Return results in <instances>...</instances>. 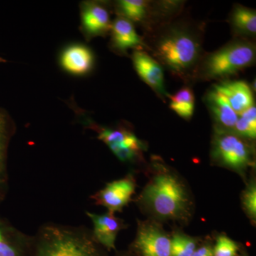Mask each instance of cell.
Instances as JSON below:
<instances>
[{
  "instance_id": "obj_1",
  "label": "cell",
  "mask_w": 256,
  "mask_h": 256,
  "mask_svg": "<svg viewBox=\"0 0 256 256\" xmlns=\"http://www.w3.org/2000/svg\"><path fill=\"white\" fill-rule=\"evenodd\" d=\"M140 208L151 220L186 223L193 210L191 194L184 180L162 163L154 162L153 174L138 197Z\"/></svg>"
},
{
  "instance_id": "obj_2",
  "label": "cell",
  "mask_w": 256,
  "mask_h": 256,
  "mask_svg": "<svg viewBox=\"0 0 256 256\" xmlns=\"http://www.w3.org/2000/svg\"><path fill=\"white\" fill-rule=\"evenodd\" d=\"M107 252L84 226L46 223L33 236L28 256H107Z\"/></svg>"
},
{
  "instance_id": "obj_3",
  "label": "cell",
  "mask_w": 256,
  "mask_h": 256,
  "mask_svg": "<svg viewBox=\"0 0 256 256\" xmlns=\"http://www.w3.org/2000/svg\"><path fill=\"white\" fill-rule=\"evenodd\" d=\"M152 50L159 63L174 75L185 78L196 72L202 60V38L191 26L173 24L160 34Z\"/></svg>"
},
{
  "instance_id": "obj_4",
  "label": "cell",
  "mask_w": 256,
  "mask_h": 256,
  "mask_svg": "<svg viewBox=\"0 0 256 256\" xmlns=\"http://www.w3.org/2000/svg\"><path fill=\"white\" fill-rule=\"evenodd\" d=\"M256 56L255 44L239 38L202 58L195 73L206 80L224 79L252 66Z\"/></svg>"
},
{
  "instance_id": "obj_5",
  "label": "cell",
  "mask_w": 256,
  "mask_h": 256,
  "mask_svg": "<svg viewBox=\"0 0 256 256\" xmlns=\"http://www.w3.org/2000/svg\"><path fill=\"white\" fill-rule=\"evenodd\" d=\"M250 141L233 131L215 128L210 149L212 162L244 178L247 170L255 164L254 146Z\"/></svg>"
},
{
  "instance_id": "obj_6",
  "label": "cell",
  "mask_w": 256,
  "mask_h": 256,
  "mask_svg": "<svg viewBox=\"0 0 256 256\" xmlns=\"http://www.w3.org/2000/svg\"><path fill=\"white\" fill-rule=\"evenodd\" d=\"M132 248L140 256H172L171 238L158 220H138Z\"/></svg>"
},
{
  "instance_id": "obj_7",
  "label": "cell",
  "mask_w": 256,
  "mask_h": 256,
  "mask_svg": "<svg viewBox=\"0 0 256 256\" xmlns=\"http://www.w3.org/2000/svg\"><path fill=\"white\" fill-rule=\"evenodd\" d=\"M136 181L132 174L106 184L102 190L90 196L95 204L106 207L108 212L116 214L122 212L131 201L136 192Z\"/></svg>"
},
{
  "instance_id": "obj_8",
  "label": "cell",
  "mask_w": 256,
  "mask_h": 256,
  "mask_svg": "<svg viewBox=\"0 0 256 256\" xmlns=\"http://www.w3.org/2000/svg\"><path fill=\"white\" fill-rule=\"evenodd\" d=\"M80 31L86 38L105 36L110 31V12L100 2H82L80 4Z\"/></svg>"
},
{
  "instance_id": "obj_9",
  "label": "cell",
  "mask_w": 256,
  "mask_h": 256,
  "mask_svg": "<svg viewBox=\"0 0 256 256\" xmlns=\"http://www.w3.org/2000/svg\"><path fill=\"white\" fill-rule=\"evenodd\" d=\"M86 214L94 225L92 234L96 242L107 252L114 250L118 234L127 227L124 220L108 212L104 214L90 212H86Z\"/></svg>"
},
{
  "instance_id": "obj_10",
  "label": "cell",
  "mask_w": 256,
  "mask_h": 256,
  "mask_svg": "<svg viewBox=\"0 0 256 256\" xmlns=\"http://www.w3.org/2000/svg\"><path fill=\"white\" fill-rule=\"evenodd\" d=\"M87 127L95 130L98 138L108 146L111 151L116 149H130L142 152L144 146L136 134L126 126H120L116 128L101 127L92 122L86 121Z\"/></svg>"
},
{
  "instance_id": "obj_11",
  "label": "cell",
  "mask_w": 256,
  "mask_h": 256,
  "mask_svg": "<svg viewBox=\"0 0 256 256\" xmlns=\"http://www.w3.org/2000/svg\"><path fill=\"white\" fill-rule=\"evenodd\" d=\"M33 236L28 235L0 216V256H28Z\"/></svg>"
},
{
  "instance_id": "obj_12",
  "label": "cell",
  "mask_w": 256,
  "mask_h": 256,
  "mask_svg": "<svg viewBox=\"0 0 256 256\" xmlns=\"http://www.w3.org/2000/svg\"><path fill=\"white\" fill-rule=\"evenodd\" d=\"M94 53L92 50L82 44H72L64 48L60 56L62 68L74 76H85L94 68Z\"/></svg>"
},
{
  "instance_id": "obj_13",
  "label": "cell",
  "mask_w": 256,
  "mask_h": 256,
  "mask_svg": "<svg viewBox=\"0 0 256 256\" xmlns=\"http://www.w3.org/2000/svg\"><path fill=\"white\" fill-rule=\"evenodd\" d=\"M134 68L141 78L158 94L168 96L164 88V73L158 60L146 52L136 50L133 52Z\"/></svg>"
},
{
  "instance_id": "obj_14",
  "label": "cell",
  "mask_w": 256,
  "mask_h": 256,
  "mask_svg": "<svg viewBox=\"0 0 256 256\" xmlns=\"http://www.w3.org/2000/svg\"><path fill=\"white\" fill-rule=\"evenodd\" d=\"M16 131L13 120L6 111L0 109V204L9 191L8 169V148Z\"/></svg>"
},
{
  "instance_id": "obj_15",
  "label": "cell",
  "mask_w": 256,
  "mask_h": 256,
  "mask_svg": "<svg viewBox=\"0 0 256 256\" xmlns=\"http://www.w3.org/2000/svg\"><path fill=\"white\" fill-rule=\"evenodd\" d=\"M213 88L226 99L229 105L238 114L254 106L252 88L244 80H224L214 84Z\"/></svg>"
},
{
  "instance_id": "obj_16",
  "label": "cell",
  "mask_w": 256,
  "mask_h": 256,
  "mask_svg": "<svg viewBox=\"0 0 256 256\" xmlns=\"http://www.w3.org/2000/svg\"><path fill=\"white\" fill-rule=\"evenodd\" d=\"M205 101L214 120L215 128L233 131L238 114L232 109L226 99L215 89L212 88L206 94Z\"/></svg>"
},
{
  "instance_id": "obj_17",
  "label": "cell",
  "mask_w": 256,
  "mask_h": 256,
  "mask_svg": "<svg viewBox=\"0 0 256 256\" xmlns=\"http://www.w3.org/2000/svg\"><path fill=\"white\" fill-rule=\"evenodd\" d=\"M110 32L112 48L122 54H126L128 50L144 44L132 22L122 16H119L112 22Z\"/></svg>"
},
{
  "instance_id": "obj_18",
  "label": "cell",
  "mask_w": 256,
  "mask_h": 256,
  "mask_svg": "<svg viewBox=\"0 0 256 256\" xmlns=\"http://www.w3.org/2000/svg\"><path fill=\"white\" fill-rule=\"evenodd\" d=\"M230 25L238 34L254 36L256 33L255 10L237 5L230 15Z\"/></svg>"
},
{
  "instance_id": "obj_19",
  "label": "cell",
  "mask_w": 256,
  "mask_h": 256,
  "mask_svg": "<svg viewBox=\"0 0 256 256\" xmlns=\"http://www.w3.org/2000/svg\"><path fill=\"white\" fill-rule=\"evenodd\" d=\"M170 98V108L178 116L188 120L193 116L194 110V96L190 88L184 87Z\"/></svg>"
},
{
  "instance_id": "obj_20",
  "label": "cell",
  "mask_w": 256,
  "mask_h": 256,
  "mask_svg": "<svg viewBox=\"0 0 256 256\" xmlns=\"http://www.w3.org/2000/svg\"><path fill=\"white\" fill-rule=\"evenodd\" d=\"M120 16L131 22H140L148 16V3L143 0H121L118 2Z\"/></svg>"
},
{
  "instance_id": "obj_21",
  "label": "cell",
  "mask_w": 256,
  "mask_h": 256,
  "mask_svg": "<svg viewBox=\"0 0 256 256\" xmlns=\"http://www.w3.org/2000/svg\"><path fill=\"white\" fill-rule=\"evenodd\" d=\"M233 132L240 137L254 140L256 137V108L255 105L238 114Z\"/></svg>"
},
{
  "instance_id": "obj_22",
  "label": "cell",
  "mask_w": 256,
  "mask_h": 256,
  "mask_svg": "<svg viewBox=\"0 0 256 256\" xmlns=\"http://www.w3.org/2000/svg\"><path fill=\"white\" fill-rule=\"evenodd\" d=\"M196 239L182 232H174L171 238L172 256H192L196 249Z\"/></svg>"
},
{
  "instance_id": "obj_23",
  "label": "cell",
  "mask_w": 256,
  "mask_h": 256,
  "mask_svg": "<svg viewBox=\"0 0 256 256\" xmlns=\"http://www.w3.org/2000/svg\"><path fill=\"white\" fill-rule=\"evenodd\" d=\"M242 208L248 216L256 222V180L252 178L248 183L246 188L242 194Z\"/></svg>"
},
{
  "instance_id": "obj_24",
  "label": "cell",
  "mask_w": 256,
  "mask_h": 256,
  "mask_svg": "<svg viewBox=\"0 0 256 256\" xmlns=\"http://www.w3.org/2000/svg\"><path fill=\"white\" fill-rule=\"evenodd\" d=\"M214 250V256H236L238 246L236 242L226 236H220Z\"/></svg>"
},
{
  "instance_id": "obj_25",
  "label": "cell",
  "mask_w": 256,
  "mask_h": 256,
  "mask_svg": "<svg viewBox=\"0 0 256 256\" xmlns=\"http://www.w3.org/2000/svg\"><path fill=\"white\" fill-rule=\"evenodd\" d=\"M192 256H214V250L210 246H204L196 249Z\"/></svg>"
},
{
  "instance_id": "obj_26",
  "label": "cell",
  "mask_w": 256,
  "mask_h": 256,
  "mask_svg": "<svg viewBox=\"0 0 256 256\" xmlns=\"http://www.w3.org/2000/svg\"><path fill=\"white\" fill-rule=\"evenodd\" d=\"M117 256H130L129 255V254H119V255H118Z\"/></svg>"
},
{
  "instance_id": "obj_27",
  "label": "cell",
  "mask_w": 256,
  "mask_h": 256,
  "mask_svg": "<svg viewBox=\"0 0 256 256\" xmlns=\"http://www.w3.org/2000/svg\"><path fill=\"white\" fill-rule=\"evenodd\" d=\"M6 62V60H4V58H2V57H0V63H2V62Z\"/></svg>"
}]
</instances>
